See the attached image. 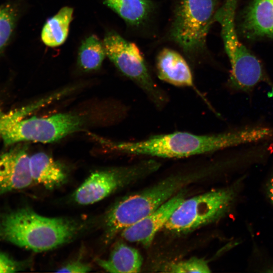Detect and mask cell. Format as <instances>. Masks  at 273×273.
Wrapping results in <instances>:
<instances>
[{
    "instance_id": "1",
    "label": "cell",
    "mask_w": 273,
    "mask_h": 273,
    "mask_svg": "<svg viewBox=\"0 0 273 273\" xmlns=\"http://www.w3.org/2000/svg\"><path fill=\"white\" fill-rule=\"evenodd\" d=\"M272 139L273 127L254 125L207 134L176 131L153 135L134 142H113L101 138L100 143L111 150L126 154L163 158H181Z\"/></svg>"
},
{
    "instance_id": "10",
    "label": "cell",
    "mask_w": 273,
    "mask_h": 273,
    "mask_svg": "<svg viewBox=\"0 0 273 273\" xmlns=\"http://www.w3.org/2000/svg\"><path fill=\"white\" fill-rule=\"evenodd\" d=\"M27 148L19 144L0 156V195L26 188L33 181Z\"/></svg>"
},
{
    "instance_id": "6",
    "label": "cell",
    "mask_w": 273,
    "mask_h": 273,
    "mask_svg": "<svg viewBox=\"0 0 273 273\" xmlns=\"http://www.w3.org/2000/svg\"><path fill=\"white\" fill-rule=\"evenodd\" d=\"M103 44L106 56L118 69L133 81L158 109L168 103V96L154 80L136 46L114 31L108 32Z\"/></svg>"
},
{
    "instance_id": "2",
    "label": "cell",
    "mask_w": 273,
    "mask_h": 273,
    "mask_svg": "<svg viewBox=\"0 0 273 273\" xmlns=\"http://www.w3.org/2000/svg\"><path fill=\"white\" fill-rule=\"evenodd\" d=\"M215 170L212 163L192 171L172 174L148 188L123 198L106 216L105 241L108 243L118 233L147 216L186 186Z\"/></svg>"
},
{
    "instance_id": "3",
    "label": "cell",
    "mask_w": 273,
    "mask_h": 273,
    "mask_svg": "<svg viewBox=\"0 0 273 273\" xmlns=\"http://www.w3.org/2000/svg\"><path fill=\"white\" fill-rule=\"evenodd\" d=\"M79 225L64 218L47 217L21 208L0 217V241L34 252L50 250L71 241Z\"/></svg>"
},
{
    "instance_id": "22",
    "label": "cell",
    "mask_w": 273,
    "mask_h": 273,
    "mask_svg": "<svg viewBox=\"0 0 273 273\" xmlns=\"http://www.w3.org/2000/svg\"><path fill=\"white\" fill-rule=\"evenodd\" d=\"M23 262L13 259L8 254L0 252V272H14L24 268Z\"/></svg>"
},
{
    "instance_id": "15",
    "label": "cell",
    "mask_w": 273,
    "mask_h": 273,
    "mask_svg": "<svg viewBox=\"0 0 273 273\" xmlns=\"http://www.w3.org/2000/svg\"><path fill=\"white\" fill-rule=\"evenodd\" d=\"M97 262L109 272L135 273L141 269L143 258L136 249L119 242L114 246L107 259H98Z\"/></svg>"
},
{
    "instance_id": "17",
    "label": "cell",
    "mask_w": 273,
    "mask_h": 273,
    "mask_svg": "<svg viewBox=\"0 0 273 273\" xmlns=\"http://www.w3.org/2000/svg\"><path fill=\"white\" fill-rule=\"evenodd\" d=\"M104 3L127 23L138 25L148 16L151 9L148 0H103Z\"/></svg>"
},
{
    "instance_id": "18",
    "label": "cell",
    "mask_w": 273,
    "mask_h": 273,
    "mask_svg": "<svg viewBox=\"0 0 273 273\" xmlns=\"http://www.w3.org/2000/svg\"><path fill=\"white\" fill-rule=\"evenodd\" d=\"M106 56L103 42L94 35L86 38L78 52V63L84 71L98 70Z\"/></svg>"
},
{
    "instance_id": "13",
    "label": "cell",
    "mask_w": 273,
    "mask_h": 273,
    "mask_svg": "<svg viewBox=\"0 0 273 273\" xmlns=\"http://www.w3.org/2000/svg\"><path fill=\"white\" fill-rule=\"evenodd\" d=\"M156 70L162 81L178 87L192 88L202 97L195 85L189 65L176 52L169 49L161 51L157 58Z\"/></svg>"
},
{
    "instance_id": "19",
    "label": "cell",
    "mask_w": 273,
    "mask_h": 273,
    "mask_svg": "<svg viewBox=\"0 0 273 273\" xmlns=\"http://www.w3.org/2000/svg\"><path fill=\"white\" fill-rule=\"evenodd\" d=\"M18 18V11L11 4L0 5V53L3 51L14 32Z\"/></svg>"
},
{
    "instance_id": "8",
    "label": "cell",
    "mask_w": 273,
    "mask_h": 273,
    "mask_svg": "<svg viewBox=\"0 0 273 273\" xmlns=\"http://www.w3.org/2000/svg\"><path fill=\"white\" fill-rule=\"evenodd\" d=\"M160 166L159 161L150 159L129 166L94 172L75 191L73 200L79 205L94 204L117 190L152 174Z\"/></svg>"
},
{
    "instance_id": "16",
    "label": "cell",
    "mask_w": 273,
    "mask_h": 273,
    "mask_svg": "<svg viewBox=\"0 0 273 273\" xmlns=\"http://www.w3.org/2000/svg\"><path fill=\"white\" fill-rule=\"evenodd\" d=\"M73 12L72 8L65 7L48 20L41 34V40L46 46L55 47L65 42L68 34Z\"/></svg>"
},
{
    "instance_id": "14",
    "label": "cell",
    "mask_w": 273,
    "mask_h": 273,
    "mask_svg": "<svg viewBox=\"0 0 273 273\" xmlns=\"http://www.w3.org/2000/svg\"><path fill=\"white\" fill-rule=\"evenodd\" d=\"M30 167L33 181L52 190L65 181L66 174L62 166L44 152H38L30 157Z\"/></svg>"
},
{
    "instance_id": "5",
    "label": "cell",
    "mask_w": 273,
    "mask_h": 273,
    "mask_svg": "<svg viewBox=\"0 0 273 273\" xmlns=\"http://www.w3.org/2000/svg\"><path fill=\"white\" fill-rule=\"evenodd\" d=\"M238 183L185 199L164 226L167 231L185 234L219 219L231 208L237 196Z\"/></svg>"
},
{
    "instance_id": "24",
    "label": "cell",
    "mask_w": 273,
    "mask_h": 273,
    "mask_svg": "<svg viewBox=\"0 0 273 273\" xmlns=\"http://www.w3.org/2000/svg\"><path fill=\"white\" fill-rule=\"evenodd\" d=\"M267 193L270 200L273 203V177L269 181L267 184Z\"/></svg>"
},
{
    "instance_id": "21",
    "label": "cell",
    "mask_w": 273,
    "mask_h": 273,
    "mask_svg": "<svg viewBox=\"0 0 273 273\" xmlns=\"http://www.w3.org/2000/svg\"><path fill=\"white\" fill-rule=\"evenodd\" d=\"M167 269L168 272L176 273L211 272L207 262L203 259L197 257L171 263Z\"/></svg>"
},
{
    "instance_id": "11",
    "label": "cell",
    "mask_w": 273,
    "mask_h": 273,
    "mask_svg": "<svg viewBox=\"0 0 273 273\" xmlns=\"http://www.w3.org/2000/svg\"><path fill=\"white\" fill-rule=\"evenodd\" d=\"M179 192L154 211L139 221L126 228L121 233L123 239L137 243L145 247L152 243L157 233L164 228L172 214L186 199L184 193Z\"/></svg>"
},
{
    "instance_id": "7",
    "label": "cell",
    "mask_w": 273,
    "mask_h": 273,
    "mask_svg": "<svg viewBox=\"0 0 273 273\" xmlns=\"http://www.w3.org/2000/svg\"><path fill=\"white\" fill-rule=\"evenodd\" d=\"M85 124L83 116L71 112L45 117L33 116L10 124L1 138L7 146L24 142L50 143L79 131Z\"/></svg>"
},
{
    "instance_id": "9",
    "label": "cell",
    "mask_w": 273,
    "mask_h": 273,
    "mask_svg": "<svg viewBox=\"0 0 273 273\" xmlns=\"http://www.w3.org/2000/svg\"><path fill=\"white\" fill-rule=\"evenodd\" d=\"M216 2V0H182L171 35L186 52H195L204 46L213 22Z\"/></svg>"
},
{
    "instance_id": "4",
    "label": "cell",
    "mask_w": 273,
    "mask_h": 273,
    "mask_svg": "<svg viewBox=\"0 0 273 273\" xmlns=\"http://www.w3.org/2000/svg\"><path fill=\"white\" fill-rule=\"evenodd\" d=\"M236 0H225L215 14L213 22H218L228 56L231 72L229 87L237 92L250 94L263 82L273 89V82L264 71L260 61L239 40L235 24Z\"/></svg>"
},
{
    "instance_id": "20",
    "label": "cell",
    "mask_w": 273,
    "mask_h": 273,
    "mask_svg": "<svg viewBox=\"0 0 273 273\" xmlns=\"http://www.w3.org/2000/svg\"><path fill=\"white\" fill-rule=\"evenodd\" d=\"M51 96L42 98L25 106L0 114V138L4 129L11 123L25 118L39 109L52 102Z\"/></svg>"
},
{
    "instance_id": "12",
    "label": "cell",
    "mask_w": 273,
    "mask_h": 273,
    "mask_svg": "<svg viewBox=\"0 0 273 273\" xmlns=\"http://www.w3.org/2000/svg\"><path fill=\"white\" fill-rule=\"evenodd\" d=\"M240 27L248 39L273 38V0H253L243 13Z\"/></svg>"
},
{
    "instance_id": "23",
    "label": "cell",
    "mask_w": 273,
    "mask_h": 273,
    "mask_svg": "<svg viewBox=\"0 0 273 273\" xmlns=\"http://www.w3.org/2000/svg\"><path fill=\"white\" fill-rule=\"evenodd\" d=\"M91 269L92 267L89 264L80 261H75L70 262L59 268L57 272L83 273L89 272Z\"/></svg>"
}]
</instances>
